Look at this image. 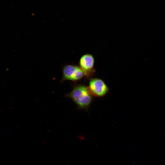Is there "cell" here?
I'll return each instance as SVG.
<instances>
[{"mask_svg":"<svg viewBox=\"0 0 165 165\" xmlns=\"http://www.w3.org/2000/svg\"><path fill=\"white\" fill-rule=\"evenodd\" d=\"M92 94L88 87L79 85L74 87L68 96L80 108L87 109L92 99Z\"/></svg>","mask_w":165,"mask_h":165,"instance_id":"obj_1","label":"cell"},{"mask_svg":"<svg viewBox=\"0 0 165 165\" xmlns=\"http://www.w3.org/2000/svg\"><path fill=\"white\" fill-rule=\"evenodd\" d=\"M63 80L76 81L82 78L86 75L85 72L78 66L68 65L63 69Z\"/></svg>","mask_w":165,"mask_h":165,"instance_id":"obj_2","label":"cell"},{"mask_svg":"<svg viewBox=\"0 0 165 165\" xmlns=\"http://www.w3.org/2000/svg\"><path fill=\"white\" fill-rule=\"evenodd\" d=\"M79 64L80 67L87 75L93 70L94 64V58L91 54H85L80 58Z\"/></svg>","mask_w":165,"mask_h":165,"instance_id":"obj_4","label":"cell"},{"mask_svg":"<svg viewBox=\"0 0 165 165\" xmlns=\"http://www.w3.org/2000/svg\"><path fill=\"white\" fill-rule=\"evenodd\" d=\"M88 88L92 95L96 97L104 96L108 91V88L104 82L98 78L92 79L90 81Z\"/></svg>","mask_w":165,"mask_h":165,"instance_id":"obj_3","label":"cell"}]
</instances>
